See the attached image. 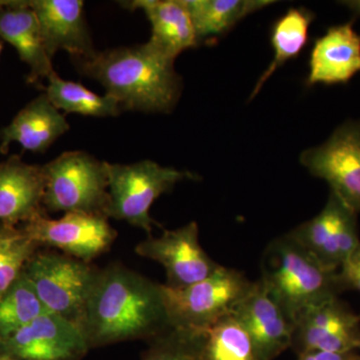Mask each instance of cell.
Listing matches in <instances>:
<instances>
[{
    "label": "cell",
    "mask_w": 360,
    "mask_h": 360,
    "mask_svg": "<svg viewBox=\"0 0 360 360\" xmlns=\"http://www.w3.org/2000/svg\"><path fill=\"white\" fill-rule=\"evenodd\" d=\"M170 326L161 284L120 262L98 269L79 323L90 349L148 342Z\"/></svg>",
    "instance_id": "6da1fadb"
},
{
    "label": "cell",
    "mask_w": 360,
    "mask_h": 360,
    "mask_svg": "<svg viewBox=\"0 0 360 360\" xmlns=\"http://www.w3.org/2000/svg\"><path fill=\"white\" fill-rule=\"evenodd\" d=\"M70 58L79 75L98 82L123 110L168 113L181 96L182 80L174 61L158 56L146 44Z\"/></svg>",
    "instance_id": "7a4b0ae2"
},
{
    "label": "cell",
    "mask_w": 360,
    "mask_h": 360,
    "mask_svg": "<svg viewBox=\"0 0 360 360\" xmlns=\"http://www.w3.org/2000/svg\"><path fill=\"white\" fill-rule=\"evenodd\" d=\"M260 267L265 290L292 322L307 307L345 290L340 271L321 264L288 232L270 241Z\"/></svg>",
    "instance_id": "3957f363"
},
{
    "label": "cell",
    "mask_w": 360,
    "mask_h": 360,
    "mask_svg": "<svg viewBox=\"0 0 360 360\" xmlns=\"http://www.w3.org/2000/svg\"><path fill=\"white\" fill-rule=\"evenodd\" d=\"M106 161L85 151H66L42 165L47 212L106 217L110 205Z\"/></svg>",
    "instance_id": "277c9868"
},
{
    "label": "cell",
    "mask_w": 360,
    "mask_h": 360,
    "mask_svg": "<svg viewBox=\"0 0 360 360\" xmlns=\"http://www.w3.org/2000/svg\"><path fill=\"white\" fill-rule=\"evenodd\" d=\"M108 172L110 205L106 217L139 227L148 238L153 226H160L149 214L153 202L179 182L200 179L193 172L161 167L153 160L131 165L108 163Z\"/></svg>",
    "instance_id": "5b68a950"
},
{
    "label": "cell",
    "mask_w": 360,
    "mask_h": 360,
    "mask_svg": "<svg viewBox=\"0 0 360 360\" xmlns=\"http://www.w3.org/2000/svg\"><path fill=\"white\" fill-rule=\"evenodd\" d=\"M98 269L60 251L40 248L26 264L23 274L46 312L79 328Z\"/></svg>",
    "instance_id": "8992f818"
},
{
    "label": "cell",
    "mask_w": 360,
    "mask_h": 360,
    "mask_svg": "<svg viewBox=\"0 0 360 360\" xmlns=\"http://www.w3.org/2000/svg\"><path fill=\"white\" fill-rule=\"evenodd\" d=\"M252 284L243 272L221 265L212 276L181 290L161 284L170 326L196 330L210 328L233 314Z\"/></svg>",
    "instance_id": "52a82bcc"
},
{
    "label": "cell",
    "mask_w": 360,
    "mask_h": 360,
    "mask_svg": "<svg viewBox=\"0 0 360 360\" xmlns=\"http://www.w3.org/2000/svg\"><path fill=\"white\" fill-rule=\"evenodd\" d=\"M20 227L39 248L60 251L87 264L108 252L117 238L108 217L84 213H68L59 219L44 214Z\"/></svg>",
    "instance_id": "ba28073f"
},
{
    "label": "cell",
    "mask_w": 360,
    "mask_h": 360,
    "mask_svg": "<svg viewBox=\"0 0 360 360\" xmlns=\"http://www.w3.org/2000/svg\"><path fill=\"white\" fill-rule=\"evenodd\" d=\"M300 162L326 180L343 202L360 213V120L343 123L321 146L303 151Z\"/></svg>",
    "instance_id": "9c48e42d"
},
{
    "label": "cell",
    "mask_w": 360,
    "mask_h": 360,
    "mask_svg": "<svg viewBox=\"0 0 360 360\" xmlns=\"http://www.w3.org/2000/svg\"><path fill=\"white\" fill-rule=\"evenodd\" d=\"M360 345V316L338 297L311 305L293 321L291 348L297 355L310 352L347 354Z\"/></svg>",
    "instance_id": "30bf717a"
},
{
    "label": "cell",
    "mask_w": 360,
    "mask_h": 360,
    "mask_svg": "<svg viewBox=\"0 0 360 360\" xmlns=\"http://www.w3.org/2000/svg\"><path fill=\"white\" fill-rule=\"evenodd\" d=\"M139 257L165 267L167 288L181 290L202 281L219 267L200 245L195 221L179 229H165L160 238L149 236L135 246Z\"/></svg>",
    "instance_id": "8fae6325"
},
{
    "label": "cell",
    "mask_w": 360,
    "mask_h": 360,
    "mask_svg": "<svg viewBox=\"0 0 360 360\" xmlns=\"http://www.w3.org/2000/svg\"><path fill=\"white\" fill-rule=\"evenodd\" d=\"M288 234L321 264L333 270H340L360 245L357 213L331 191L323 210Z\"/></svg>",
    "instance_id": "7c38bea8"
},
{
    "label": "cell",
    "mask_w": 360,
    "mask_h": 360,
    "mask_svg": "<svg viewBox=\"0 0 360 360\" xmlns=\"http://www.w3.org/2000/svg\"><path fill=\"white\" fill-rule=\"evenodd\" d=\"M89 350L77 324L49 312L0 340V352L20 360H82Z\"/></svg>",
    "instance_id": "4fadbf2b"
},
{
    "label": "cell",
    "mask_w": 360,
    "mask_h": 360,
    "mask_svg": "<svg viewBox=\"0 0 360 360\" xmlns=\"http://www.w3.org/2000/svg\"><path fill=\"white\" fill-rule=\"evenodd\" d=\"M232 314L250 336L255 360H274L291 348L293 322L267 293L262 281L253 283Z\"/></svg>",
    "instance_id": "5bb4252c"
},
{
    "label": "cell",
    "mask_w": 360,
    "mask_h": 360,
    "mask_svg": "<svg viewBox=\"0 0 360 360\" xmlns=\"http://www.w3.org/2000/svg\"><path fill=\"white\" fill-rule=\"evenodd\" d=\"M44 195L42 167L16 155L0 162V225L20 226L47 214Z\"/></svg>",
    "instance_id": "9a60e30c"
},
{
    "label": "cell",
    "mask_w": 360,
    "mask_h": 360,
    "mask_svg": "<svg viewBox=\"0 0 360 360\" xmlns=\"http://www.w3.org/2000/svg\"><path fill=\"white\" fill-rule=\"evenodd\" d=\"M37 15L45 49L49 58L59 51L75 56H87L96 51L82 0H30Z\"/></svg>",
    "instance_id": "2e32d148"
},
{
    "label": "cell",
    "mask_w": 360,
    "mask_h": 360,
    "mask_svg": "<svg viewBox=\"0 0 360 360\" xmlns=\"http://www.w3.org/2000/svg\"><path fill=\"white\" fill-rule=\"evenodd\" d=\"M307 84H345L360 72V34L354 20L331 26L314 41Z\"/></svg>",
    "instance_id": "e0dca14e"
},
{
    "label": "cell",
    "mask_w": 360,
    "mask_h": 360,
    "mask_svg": "<svg viewBox=\"0 0 360 360\" xmlns=\"http://www.w3.org/2000/svg\"><path fill=\"white\" fill-rule=\"evenodd\" d=\"M0 39L13 46L30 68L27 84H41L56 72L30 1L4 0L0 4Z\"/></svg>",
    "instance_id": "ac0fdd59"
},
{
    "label": "cell",
    "mask_w": 360,
    "mask_h": 360,
    "mask_svg": "<svg viewBox=\"0 0 360 360\" xmlns=\"http://www.w3.org/2000/svg\"><path fill=\"white\" fill-rule=\"evenodd\" d=\"M120 4L130 11L146 13L151 25L146 45L158 56L174 61L181 52L198 45L184 0H134Z\"/></svg>",
    "instance_id": "d6986e66"
},
{
    "label": "cell",
    "mask_w": 360,
    "mask_h": 360,
    "mask_svg": "<svg viewBox=\"0 0 360 360\" xmlns=\"http://www.w3.org/2000/svg\"><path fill=\"white\" fill-rule=\"evenodd\" d=\"M68 129L65 115L44 92L26 104L13 122L0 130V153L7 155L13 142L20 143L25 150L44 153Z\"/></svg>",
    "instance_id": "ffe728a7"
},
{
    "label": "cell",
    "mask_w": 360,
    "mask_h": 360,
    "mask_svg": "<svg viewBox=\"0 0 360 360\" xmlns=\"http://www.w3.org/2000/svg\"><path fill=\"white\" fill-rule=\"evenodd\" d=\"M198 44L215 42L250 14L274 4L269 0H184Z\"/></svg>",
    "instance_id": "44dd1931"
},
{
    "label": "cell",
    "mask_w": 360,
    "mask_h": 360,
    "mask_svg": "<svg viewBox=\"0 0 360 360\" xmlns=\"http://www.w3.org/2000/svg\"><path fill=\"white\" fill-rule=\"evenodd\" d=\"M314 18V13L309 9L295 7L286 11L285 14L274 23L270 34L274 58L255 84L250 101L257 96L265 82L277 70L302 53L309 42V27Z\"/></svg>",
    "instance_id": "7402d4cb"
},
{
    "label": "cell",
    "mask_w": 360,
    "mask_h": 360,
    "mask_svg": "<svg viewBox=\"0 0 360 360\" xmlns=\"http://www.w3.org/2000/svg\"><path fill=\"white\" fill-rule=\"evenodd\" d=\"M47 82L45 94L58 110L92 117H115L122 115V106L108 94L98 96L82 84L63 79L56 72Z\"/></svg>",
    "instance_id": "603a6c76"
},
{
    "label": "cell",
    "mask_w": 360,
    "mask_h": 360,
    "mask_svg": "<svg viewBox=\"0 0 360 360\" xmlns=\"http://www.w3.org/2000/svg\"><path fill=\"white\" fill-rule=\"evenodd\" d=\"M44 305L25 274L0 297V340L45 314Z\"/></svg>",
    "instance_id": "cb8c5ba5"
},
{
    "label": "cell",
    "mask_w": 360,
    "mask_h": 360,
    "mask_svg": "<svg viewBox=\"0 0 360 360\" xmlns=\"http://www.w3.org/2000/svg\"><path fill=\"white\" fill-rule=\"evenodd\" d=\"M141 360H208L205 330L170 326L148 341Z\"/></svg>",
    "instance_id": "d4e9b609"
},
{
    "label": "cell",
    "mask_w": 360,
    "mask_h": 360,
    "mask_svg": "<svg viewBox=\"0 0 360 360\" xmlns=\"http://www.w3.org/2000/svg\"><path fill=\"white\" fill-rule=\"evenodd\" d=\"M205 333L208 360H255L250 336L233 314L220 319Z\"/></svg>",
    "instance_id": "484cf974"
},
{
    "label": "cell",
    "mask_w": 360,
    "mask_h": 360,
    "mask_svg": "<svg viewBox=\"0 0 360 360\" xmlns=\"http://www.w3.org/2000/svg\"><path fill=\"white\" fill-rule=\"evenodd\" d=\"M39 248L20 226L0 225V297L22 276Z\"/></svg>",
    "instance_id": "4316f807"
},
{
    "label": "cell",
    "mask_w": 360,
    "mask_h": 360,
    "mask_svg": "<svg viewBox=\"0 0 360 360\" xmlns=\"http://www.w3.org/2000/svg\"><path fill=\"white\" fill-rule=\"evenodd\" d=\"M338 271L345 290H354L360 292V245L343 262Z\"/></svg>",
    "instance_id": "83f0119b"
},
{
    "label": "cell",
    "mask_w": 360,
    "mask_h": 360,
    "mask_svg": "<svg viewBox=\"0 0 360 360\" xmlns=\"http://www.w3.org/2000/svg\"><path fill=\"white\" fill-rule=\"evenodd\" d=\"M356 352L347 354H335V352H310L298 355V360H355Z\"/></svg>",
    "instance_id": "f1b7e54d"
},
{
    "label": "cell",
    "mask_w": 360,
    "mask_h": 360,
    "mask_svg": "<svg viewBox=\"0 0 360 360\" xmlns=\"http://www.w3.org/2000/svg\"><path fill=\"white\" fill-rule=\"evenodd\" d=\"M341 4L347 6L352 11L355 16H360V0H349V1H341Z\"/></svg>",
    "instance_id": "f546056e"
},
{
    "label": "cell",
    "mask_w": 360,
    "mask_h": 360,
    "mask_svg": "<svg viewBox=\"0 0 360 360\" xmlns=\"http://www.w3.org/2000/svg\"><path fill=\"white\" fill-rule=\"evenodd\" d=\"M0 360H20L15 359V357L11 356V355L4 354V352H0Z\"/></svg>",
    "instance_id": "4dcf8cb0"
},
{
    "label": "cell",
    "mask_w": 360,
    "mask_h": 360,
    "mask_svg": "<svg viewBox=\"0 0 360 360\" xmlns=\"http://www.w3.org/2000/svg\"><path fill=\"white\" fill-rule=\"evenodd\" d=\"M357 350H359L360 352V345H359V349ZM355 360H360V354H356V357H355Z\"/></svg>",
    "instance_id": "1f68e13d"
},
{
    "label": "cell",
    "mask_w": 360,
    "mask_h": 360,
    "mask_svg": "<svg viewBox=\"0 0 360 360\" xmlns=\"http://www.w3.org/2000/svg\"><path fill=\"white\" fill-rule=\"evenodd\" d=\"M2 41L1 39H0V56H1V51H2Z\"/></svg>",
    "instance_id": "d6a6232c"
},
{
    "label": "cell",
    "mask_w": 360,
    "mask_h": 360,
    "mask_svg": "<svg viewBox=\"0 0 360 360\" xmlns=\"http://www.w3.org/2000/svg\"><path fill=\"white\" fill-rule=\"evenodd\" d=\"M2 2H4V0H0V4H2Z\"/></svg>",
    "instance_id": "836d02e7"
}]
</instances>
